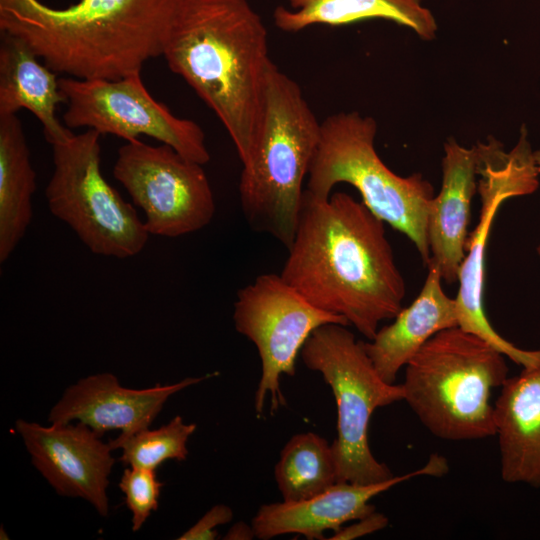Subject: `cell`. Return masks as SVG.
<instances>
[{"label": "cell", "mask_w": 540, "mask_h": 540, "mask_svg": "<svg viewBox=\"0 0 540 540\" xmlns=\"http://www.w3.org/2000/svg\"><path fill=\"white\" fill-rule=\"evenodd\" d=\"M281 277L308 302L342 316L371 340L403 308L404 279L384 221L344 192L303 193L298 226Z\"/></svg>", "instance_id": "6da1fadb"}, {"label": "cell", "mask_w": 540, "mask_h": 540, "mask_svg": "<svg viewBox=\"0 0 540 540\" xmlns=\"http://www.w3.org/2000/svg\"><path fill=\"white\" fill-rule=\"evenodd\" d=\"M162 55L216 114L244 164L263 110L266 27L248 0H174Z\"/></svg>", "instance_id": "7a4b0ae2"}, {"label": "cell", "mask_w": 540, "mask_h": 540, "mask_svg": "<svg viewBox=\"0 0 540 540\" xmlns=\"http://www.w3.org/2000/svg\"><path fill=\"white\" fill-rule=\"evenodd\" d=\"M174 0H0V32L23 40L56 73L116 80L162 55Z\"/></svg>", "instance_id": "3957f363"}, {"label": "cell", "mask_w": 540, "mask_h": 540, "mask_svg": "<svg viewBox=\"0 0 540 540\" xmlns=\"http://www.w3.org/2000/svg\"><path fill=\"white\" fill-rule=\"evenodd\" d=\"M320 138L321 123L300 86L273 64L256 141L243 164L239 196L250 227L287 249L296 233L303 182Z\"/></svg>", "instance_id": "277c9868"}, {"label": "cell", "mask_w": 540, "mask_h": 540, "mask_svg": "<svg viewBox=\"0 0 540 540\" xmlns=\"http://www.w3.org/2000/svg\"><path fill=\"white\" fill-rule=\"evenodd\" d=\"M508 378L505 356L459 326L431 337L405 366L404 401L434 436H495L492 390Z\"/></svg>", "instance_id": "5b68a950"}, {"label": "cell", "mask_w": 540, "mask_h": 540, "mask_svg": "<svg viewBox=\"0 0 540 540\" xmlns=\"http://www.w3.org/2000/svg\"><path fill=\"white\" fill-rule=\"evenodd\" d=\"M376 132V121L356 111L333 114L321 122L305 192L328 199L338 183L352 185L370 211L414 243L427 266V221L434 188L420 173L401 177L392 172L376 152Z\"/></svg>", "instance_id": "8992f818"}, {"label": "cell", "mask_w": 540, "mask_h": 540, "mask_svg": "<svg viewBox=\"0 0 540 540\" xmlns=\"http://www.w3.org/2000/svg\"><path fill=\"white\" fill-rule=\"evenodd\" d=\"M345 325L318 327L301 349L307 368L318 371L337 404V438L332 443L337 482L371 484L394 475L372 454L368 427L373 412L404 399L401 384L384 381L364 348Z\"/></svg>", "instance_id": "52a82bcc"}, {"label": "cell", "mask_w": 540, "mask_h": 540, "mask_svg": "<svg viewBox=\"0 0 540 540\" xmlns=\"http://www.w3.org/2000/svg\"><path fill=\"white\" fill-rule=\"evenodd\" d=\"M101 134L88 129L51 144L54 170L45 195L50 212L96 255L125 259L149 239L144 221L101 171Z\"/></svg>", "instance_id": "ba28073f"}, {"label": "cell", "mask_w": 540, "mask_h": 540, "mask_svg": "<svg viewBox=\"0 0 540 540\" xmlns=\"http://www.w3.org/2000/svg\"><path fill=\"white\" fill-rule=\"evenodd\" d=\"M480 150L477 191L481 199L479 221L466 241L455 297L458 326L482 338L522 368L540 364V350H524L503 338L484 311L485 258L493 220L507 199L531 194L538 188L540 174L527 131L522 127L515 147L506 152L496 139L477 143Z\"/></svg>", "instance_id": "9c48e42d"}, {"label": "cell", "mask_w": 540, "mask_h": 540, "mask_svg": "<svg viewBox=\"0 0 540 540\" xmlns=\"http://www.w3.org/2000/svg\"><path fill=\"white\" fill-rule=\"evenodd\" d=\"M233 320L235 329L254 343L261 360L255 393L258 415L267 397L272 412L285 405L280 377L295 375L297 355L314 330L329 323L349 325L342 316L312 305L281 275L272 273L257 276L238 291Z\"/></svg>", "instance_id": "30bf717a"}, {"label": "cell", "mask_w": 540, "mask_h": 540, "mask_svg": "<svg viewBox=\"0 0 540 540\" xmlns=\"http://www.w3.org/2000/svg\"><path fill=\"white\" fill-rule=\"evenodd\" d=\"M59 84L67 103L66 127H87L126 142L146 135L202 165L210 160L202 128L154 99L140 72L116 80L60 77Z\"/></svg>", "instance_id": "8fae6325"}, {"label": "cell", "mask_w": 540, "mask_h": 540, "mask_svg": "<svg viewBox=\"0 0 540 540\" xmlns=\"http://www.w3.org/2000/svg\"><path fill=\"white\" fill-rule=\"evenodd\" d=\"M203 165L171 146L134 140L118 150L113 175L144 212L150 235L176 238L206 227L215 199Z\"/></svg>", "instance_id": "7c38bea8"}, {"label": "cell", "mask_w": 540, "mask_h": 540, "mask_svg": "<svg viewBox=\"0 0 540 540\" xmlns=\"http://www.w3.org/2000/svg\"><path fill=\"white\" fill-rule=\"evenodd\" d=\"M15 429L32 464L57 494L82 498L101 516L108 515L107 488L116 460L101 435L80 422L42 426L18 419Z\"/></svg>", "instance_id": "4fadbf2b"}, {"label": "cell", "mask_w": 540, "mask_h": 540, "mask_svg": "<svg viewBox=\"0 0 540 540\" xmlns=\"http://www.w3.org/2000/svg\"><path fill=\"white\" fill-rule=\"evenodd\" d=\"M449 471L447 459L431 454L424 466L378 483L337 482L328 490L309 499L262 505L252 519L259 539L268 540L284 534H300L307 539H324V532L338 531L348 521L358 520L375 507L370 501L393 486L421 476L442 477Z\"/></svg>", "instance_id": "5bb4252c"}, {"label": "cell", "mask_w": 540, "mask_h": 540, "mask_svg": "<svg viewBox=\"0 0 540 540\" xmlns=\"http://www.w3.org/2000/svg\"><path fill=\"white\" fill-rule=\"evenodd\" d=\"M205 379L188 377L174 384L130 389L111 373L90 375L65 390L51 408L48 421H77L101 436L113 429L120 430V436H130L149 428L169 397Z\"/></svg>", "instance_id": "9a60e30c"}, {"label": "cell", "mask_w": 540, "mask_h": 540, "mask_svg": "<svg viewBox=\"0 0 540 540\" xmlns=\"http://www.w3.org/2000/svg\"><path fill=\"white\" fill-rule=\"evenodd\" d=\"M478 144L471 148L449 139L444 144L442 187L428 212L430 260L447 283L458 281L465 258L471 201L477 191ZM428 265V264H427Z\"/></svg>", "instance_id": "2e32d148"}, {"label": "cell", "mask_w": 540, "mask_h": 540, "mask_svg": "<svg viewBox=\"0 0 540 540\" xmlns=\"http://www.w3.org/2000/svg\"><path fill=\"white\" fill-rule=\"evenodd\" d=\"M494 419L502 480L540 488V364L506 379Z\"/></svg>", "instance_id": "e0dca14e"}, {"label": "cell", "mask_w": 540, "mask_h": 540, "mask_svg": "<svg viewBox=\"0 0 540 540\" xmlns=\"http://www.w3.org/2000/svg\"><path fill=\"white\" fill-rule=\"evenodd\" d=\"M428 273L416 299L394 321L364 342L366 353L387 383L394 384L402 367L438 332L458 326L455 298L447 296L438 268L428 263Z\"/></svg>", "instance_id": "ac0fdd59"}, {"label": "cell", "mask_w": 540, "mask_h": 540, "mask_svg": "<svg viewBox=\"0 0 540 540\" xmlns=\"http://www.w3.org/2000/svg\"><path fill=\"white\" fill-rule=\"evenodd\" d=\"M39 60L23 40L1 32L0 115L29 110L42 124L51 145L66 140L73 132L56 117L57 105L66 101L57 73Z\"/></svg>", "instance_id": "d6986e66"}, {"label": "cell", "mask_w": 540, "mask_h": 540, "mask_svg": "<svg viewBox=\"0 0 540 540\" xmlns=\"http://www.w3.org/2000/svg\"><path fill=\"white\" fill-rule=\"evenodd\" d=\"M278 6L274 24L285 32H299L309 26H340L369 19H385L406 26L420 38L431 40L438 29L432 12L422 0H287Z\"/></svg>", "instance_id": "ffe728a7"}, {"label": "cell", "mask_w": 540, "mask_h": 540, "mask_svg": "<svg viewBox=\"0 0 540 540\" xmlns=\"http://www.w3.org/2000/svg\"><path fill=\"white\" fill-rule=\"evenodd\" d=\"M36 172L16 114L0 115V262L11 256L32 220Z\"/></svg>", "instance_id": "44dd1931"}, {"label": "cell", "mask_w": 540, "mask_h": 540, "mask_svg": "<svg viewBox=\"0 0 540 540\" xmlns=\"http://www.w3.org/2000/svg\"><path fill=\"white\" fill-rule=\"evenodd\" d=\"M274 474L285 502L323 493L337 483L332 446L313 432L296 434L282 449Z\"/></svg>", "instance_id": "7402d4cb"}, {"label": "cell", "mask_w": 540, "mask_h": 540, "mask_svg": "<svg viewBox=\"0 0 540 540\" xmlns=\"http://www.w3.org/2000/svg\"><path fill=\"white\" fill-rule=\"evenodd\" d=\"M196 430L181 416L174 417L158 429L149 428L130 436H118L109 441L112 450L121 449L119 460L134 468L156 470L166 460L183 461L187 458V442Z\"/></svg>", "instance_id": "603a6c76"}, {"label": "cell", "mask_w": 540, "mask_h": 540, "mask_svg": "<svg viewBox=\"0 0 540 540\" xmlns=\"http://www.w3.org/2000/svg\"><path fill=\"white\" fill-rule=\"evenodd\" d=\"M163 483L155 470L126 468L120 478L119 488L125 496V504L132 514V531H139L153 511L158 509Z\"/></svg>", "instance_id": "cb8c5ba5"}, {"label": "cell", "mask_w": 540, "mask_h": 540, "mask_svg": "<svg viewBox=\"0 0 540 540\" xmlns=\"http://www.w3.org/2000/svg\"><path fill=\"white\" fill-rule=\"evenodd\" d=\"M233 512L224 504H217L207 511L191 528L185 531L179 540H214L217 538L216 528L230 522Z\"/></svg>", "instance_id": "d4e9b609"}, {"label": "cell", "mask_w": 540, "mask_h": 540, "mask_svg": "<svg viewBox=\"0 0 540 540\" xmlns=\"http://www.w3.org/2000/svg\"><path fill=\"white\" fill-rule=\"evenodd\" d=\"M389 523V519L382 513L373 511L370 514L358 519V521L345 528H340L329 539L332 540H352L365 535L372 534L384 529Z\"/></svg>", "instance_id": "484cf974"}, {"label": "cell", "mask_w": 540, "mask_h": 540, "mask_svg": "<svg viewBox=\"0 0 540 540\" xmlns=\"http://www.w3.org/2000/svg\"><path fill=\"white\" fill-rule=\"evenodd\" d=\"M256 537L254 529L248 524L239 521L235 523L226 533L223 539L226 540H250Z\"/></svg>", "instance_id": "4316f807"}, {"label": "cell", "mask_w": 540, "mask_h": 540, "mask_svg": "<svg viewBox=\"0 0 540 540\" xmlns=\"http://www.w3.org/2000/svg\"><path fill=\"white\" fill-rule=\"evenodd\" d=\"M534 158H535V161H536V165L538 167V170L540 172V151H535L534 152Z\"/></svg>", "instance_id": "83f0119b"}, {"label": "cell", "mask_w": 540, "mask_h": 540, "mask_svg": "<svg viewBox=\"0 0 540 540\" xmlns=\"http://www.w3.org/2000/svg\"><path fill=\"white\" fill-rule=\"evenodd\" d=\"M537 253H538L539 257H540V245L537 247Z\"/></svg>", "instance_id": "f1b7e54d"}]
</instances>
